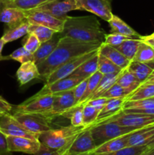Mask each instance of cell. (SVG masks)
I'll use <instances>...</instances> for the list:
<instances>
[{
  "mask_svg": "<svg viewBox=\"0 0 154 155\" xmlns=\"http://www.w3.org/2000/svg\"><path fill=\"white\" fill-rule=\"evenodd\" d=\"M121 72L116 73V74H106L104 75L101 78V81H100L99 84H98V87L95 90L94 93L91 96L90 100L94 99V98H99L101 97L106 91L108 90L113 84L116 83L118 78H119V75H120ZM89 100V101H90Z\"/></svg>",
  "mask_w": 154,
  "mask_h": 155,
  "instance_id": "obj_31",
  "label": "cell"
},
{
  "mask_svg": "<svg viewBox=\"0 0 154 155\" xmlns=\"http://www.w3.org/2000/svg\"><path fill=\"white\" fill-rule=\"evenodd\" d=\"M142 41L149 44L150 45L154 47V33L152 34L147 35V36H141L140 38Z\"/></svg>",
  "mask_w": 154,
  "mask_h": 155,
  "instance_id": "obj_49",
  "label": "cell"
},
{
  "mask_svg": "<svg viewBox=\"0 0 154 155\" xmlns=\"http://www.w3.org/2000/svg\"><path fill=\"white\" fill-rule=\"evenodd\" d=\"M33 155H62V153L59 151H54V150L50 149L41 144L39 151Z\"/></svg>",
  "mask_w": 154,
  "mask_h": 155,
  "instance_id": "obj_48",
  "label": "cell"
},
{
  "mask_svg": "<svg viewBox=\"0 0 154 155\" xmlns=\"http://www.w3.org/2000/svg\"><path fill=\"white\" fill-rule=\"evenodd\" d=\"M133 61L143 62V63L153 61L154 47L141 40V43L139 45V48Z\"/></svg>",
  "mask_w": 154,
  "mask_h": 155,
  "instance_id": "obj_33",
  "label": "cell"
},
{
  "mask_svg": "<svg viewBox=\"0 0 154 155\" xmlns=\"http://www.w3.org/2000/svg\"><path fill=\"white\" fill-rule=\"evenodd\" d=\"M11 114L27 131L37 136L52 129L51 123L53 119L44 114L26 113L17 110H12Z\"/></svg>",
  "mask_w": 154,
  "mask_h": 155,
  "instance_id": "obj_5",
  "label": "cell"
},
{
  "mask_svg": "<svg viewBox=\"0 0 154 155\" xmlns=\"http://www.w3.org/2000/svg\"><path fill=\"white\" fill-rule=\"evenodd\" d=\"M145 82H154V69L152 71V72L151 73L150 75H149V77H148L147 80Z\"/></svg>",
  "mask_w": 154,
  "mask_h": 155,
  "instance_id": "obj_52",
  "label": "cell"
},
{
  "mask_svg": "<svg viewBox=\"0 0 154 155\" xmlns=\"http://www.w3.org/2000/svg\"><path fill=\"white\" fill-rule=\"evenodd\" d=\"M128 95L129 93L125 89L116 83L108 90L106 91L101 97H104L107 98H125Z\"/></svg>",
  "mask_w": 154,
  "mask_h": 155,
  "instance_id": "obj_42",
  "label": "cell"
},
{
  "mask_svg": "<svg viewBox=\"0 0 154 155\" xmlns=\"http://www.w3.org/2000/svg\"><path fill=\"white\" fill-rule=\"evenodd\" d=\"M110 27L111 28L112 33H119L121 35L126 36L128 38H134V39H140V35L129 25L126 24L124 21L116 15H113L111 19L108 21Z\"/></svg>",
  "mask_w": 154,
  "mask_h": 155,
  "instance_id": "obj_25",
  "label": "cell"
},
{
  "mask_svg": "<svg viewBox=\"0 0 154 155\" xmlns=\"http://www.w3.org/2000/svg\"><path fill=\"white\" fill-rule=\"evenodd\" d=\"M51 109L45 114L52 119L58 116H63L66 112L70 110L75 106V98H74L73 89L66 92L54 94Z\"/></svg>",
  "mask_w": 154,
  "mask_h": 155,
  "instance_id": "obj_14",
  "label": "cell"
},
{
  "mask_svg": "<svg viewBox=\"0 0 154 155\" xmlns=\"http://www.w3.org/2000/svg\"><path fill=\"white\" fill-rule=\"evenodd\" d=\"M153 136L154 124H151L131 133L128 137L127 147L146 145Z\"/></svg>",
  "mask_w": 154,
  "mask_h": 155,
  "instance_id": "obj_21",
  "label": "cell"
},
{
  "mask_svg": "<svg viewBox=\"0 0 154 155\" xmlns=\"http://www.w3.org/2000/svg\"><path fill=\"white\" fill-rule=\"evenodd\" d=\"M137 129L123 127L115 121L101 123L91 127L92 138L96 148L108 141L133 133Z\"/></svg>",
  "mask_w": 154,
  "mask_h": 155,
  "instance_id": "obj_4",
  "label": "cell"
},
{
  "mask_svg": "<svg viewBox=\"0 0 154 155\" xmlns=\"http://www.w3.org/2000/svg\"><path fill=\"white\" fill-rule=\"evenodd\" d=\"M33 10L42 11L57 18L64 19L68 12L79 10V7L76 0H48Z\"/></svg>",
  "mask_w": 154,
  "mask_h": 155,
  "instance_id": "obj_11",
  "label": "cell"
},
{
  "mask_svg": "<svg viewBox=\"0 0 154 155\" xmlns=\"http://www.w3.org/2000/svg\"><path fill=\"white\" fill-rule=\"evenodd\" d=\"M79 10H84L109 21L113 16L112 0H76Z\"/></svg>",
  "mask_w": 154,
  "mask_h": 155,
  "instance_id": "obj_12",
  "label": "cell"
},
{
  "mask_svg": "<svg viewBox=\"0 0 154 155\" xmlns=\"http://www.w3.org/2000/svg\"><path fill=\"white\" fill-rule=\"evenodd\" d=\"M54 95H34L18 106H14L13 110L26 112V113L46 114L52 107Z\"/></svg>",
  "mask_w": 154,
  "mask_h": 155,
  "instance_id": "obj_7",
  "label": "cell"
},
{
  "mask_svg": "<svg viewBox=\"0 0 154 155\" xmlns=\"http://www.w3.org/2000/svg\"><path fill=\"white\" fill-rule=\"evenodd\" d=\"M2 113H5V112L3 111V110L1 109V107H0V114H2Z\"/></svg>",
  "mask_w": 154,
  "mask_h": 155,
  "instance_id": "obj_55",
  "label": "cell"
},
{
  "mask_svg": "<svg viewBox=\"0 0 154 155\" xmlns=\"http://www.w3.org/2000/svg\"><path fill=\"white\" fill-rule=\"evenodd\" d=\"M0 131L6 136H19L39 139V136L27 131L10 113L0 114Z\"/></svg>",
  "mask_w": 154,
  "mask_h": 155,
  "instance_id": "obj_9",
  "label": "cell"
},
{
  "mask_svg": "<svg viewBox=\"0 0 154 155\" xmlns=\"http://www.w3.org/2000/svg\"><path fill=\"white\" fill-rule=\"evenodd\" d=\"M143 155H154V148H152V149L149 150L148 151H146Z\"/></svg>",
  "mask_w": 154,
  "mask_h": 155,
  "instance_id": "obj_53",
  "label": "cell"
},
{
  "mask_svg": "<svg viewBox=\"0 0 154 155\" xmlns=\"http://www.w3.org/2000/svg\"><path fill=\"white\" fill-rule=\"evenodd\" d=\"M107 99H108V98H104V97H99V98H94V99L90 100V101H88L87 103H85V104H90L91 106L94 107L95 109H97V110H98L99 111H101V110H102L103 107H104V105H105Z\"/></svg>",
  "mask_w": 154,
  "mask_h": 155,
  "instance_id": "obj_47",
  "label": "cell"
},
{
  "mask_svg": "<svg viewBox=\"0 0 154 155\" xmlns=\"http://www.w3.org/2000/svg\"><path fill=\"white\" fill-rule=\"evenodd\" d=\"M8 1H11V0H0V3L5 2H8Z\"/></svg>",
  "mask_w": 154,
  "mask_h": 155,
  "instance_id": "obj_54",
  "label": "cell"
},
{
  "mask_svg": "<svg viewBox=\"0 0 154 155\" xmlns=\"http://www.w3.org/2000/svg\"><path fill=\"white\" fill-rule=\"evenodd\" d=\"M89 78V77H88ZM88 78L85 79L84 80L79 83L75 88H73V94L74 98H75V106L76 107L81 101L83 95H85V92L86 91V88H87V83Z\"/></svg>",
  "mask_w": 154,
  "mask_h": 155,
  "instance_id": "obj_45",
  "label": "cell"
},
{
  "mask_svg": "<svg viewBox=\"0 0 154 155\" xmlns=\"http://www.w3.org/2000/svg\"><path fill=\"white\" fill-rule=\"evenodd\" d=\"M98 71V50L84 63L82 64L69 77L88 78Z\"/></svg>",
  "mask_w": 154,
  "mask_h": 155,
  "instance_id": "obj_26",
  "label": "cell"
},
{
  "mask_svg": "<svg viewBox=\"0 0 154 155\" xmlns=\"http://www.w3.org/2000/svg\"><path fill=\"white\" fill-rule=\"evenodd\" d=\"M154 97V82H144L125 98V101H137Z\"/></svg>",
  "mask_w": 154,
  "mask_h": 155,
  "instance_id": "obj_28",
  "label": "cell"
},
{
  "mask_svg": "<svg viewBox=\"0 0 154 155\" xmlns=\"http://www.w3.org/2000/svg\"><path fill=\"white\" fill-rule=\"evenodd\" d=\"M48 0H11L0 3V5L8 8L21 9L22 11H30L40 6Z\"/></svg>",
  "mask_w": 154,
  "mask_h": 155,
  "instance_id": "obj_32",
  "label": "cell"
},
{
  "mask_svg": "<svg viewBox=\"0 0 154 155\" xmlns=\"http://www.w3.org/2000/svg\"><path fill=\"white\" fill-rule=\"evenodd\" d=\"M5 44V43L4 42V41H3L2 39L0 38V61L8 60V56H3L2 54V51L3 47H4Z\"/></svg>",
  "mask_w": 154,
  "mask_h": 155,
  "instance_id": "obj_50",
  "label": "cell"
},
{
  "mask_svg": "<svg viewBox=\"0 0 154 155\" xmlns=\"http://www.w3.org/2000/svg\"><path fill=\"white\" fill-rule=\"evenodd\" d=\"M17 80L20 86H24L34 79L40 77L38 67L33 61L21 64L16 73Z\"/></svg>",
  "mask_w": 154,
  "mask_h": 155,
  "instance_id": "obj_19",
  "label": "cell"
},
{
  "mask_svg": "<svg viewBox=\"0 0 154 155\" xmlns=\"http://www.w3.org/2000/svg\"><path fill=\"white\" fill-rule=\"evenodd\" d=\"M141 43L140 39H134V38H128L124 41L122 44L118 46L114 47L118 51H120L123 55H125L128 60H134V56L137 53L139 45Z\"/></svg>",
  "mask_w": 154,
  "mask_h": 155,
  "instance_id": "obj_30",
  "label": "cell"
},
{
  "mask_svg": "<svg viewBox=\"0 0 154 155\" xmlns=\"http://www.w3.org/2000/svg\"><path fill=\"white\" fill-rule=\"evenodd\" d=\"M108 121H115L123 127H132L139 130L151 124H154V115L139 113H125L121 111L112 117L108 118L101 123Z\"/></svg>",
  "mask_w": 154,
  "mask_h": 155,
  "instance_id": "obj_6",
  "label": "cell"
},
{
  "mask_svg": "<svg viewBox=\"0 0 154 155\" xmlns=\"http://www.w3.org/2000/svg\"><path fill=\"white\" fill-rule=\"evenodd\" d=\"M102 43L85 42L69 36H60L58 44L51 55L38 65L40 77L46 81L48 77L63 64L88 52L98 50Z\"/></svg>",
  "mask_w": 154,
  "mask_h": 155,
  "instance_id": "obj_1",
  "label": "cell"
},
{
  "mask_svg": "<svg viewBox=\"0 0 154 155\" xmlns=\"http://www.w3.org/2000/svg\"><path fill=\"white\" fill-rule=\"evenodd\" d=\"M8 147L11 152H22L34 154L39 151L41 143L39 139L19 136H7Z\"/></svg>",
  "mask_w": 154,
  "mask_h": 155,
  "instance_id": "obj_15",
  "label": "cell"
},
{
  "mask_svg": "<svg viewBox=\"0 0 154 155\" xmlns=\"http://www.w3.org/2000/svg\"><path fill=\"white\" fill-rule=\"evenodd\" d=\"M83 107L84 105L73 107L63 115V117L70 120L71 125L74 127L83 126Z\"/></svg>",
  "mask_w": 154,
  "mask_h": 155,
  "instance_id": "obj_37",
  "label": "cell"
},
{
  "mask_svg": "<svg viewBox=\"0 0 154 155\" xmlns=\"http://www.w3.org/2000/svg\"><path fill=\"white\" fill-rule=\"evenodd\" d=\"M9 59L17 61L21 64L33 60V54L27 51L24 47H21L14 51L10 55L8 56Z\"/></svg>",
  "mask_w": 154,
  "mask_h": 155,
  "instance_id": "obj_41",
  "label": "cell"
},
{
  "mask_svg": "<svg viewBox=\"0 0 154 155\" xmlns=\"http://www.w3.org/2000/svg\"><path fill=\"white\" fill-rule=\"evenodd\" d=\"M57 32L48 27L40 25H34V24H30L28 30V33H33L36 35L41 42H45L49 40Z\"/></svg>",
  "mask_w": 154,
  "mask_h": 155,
  "instance_id": "obj_36",
  "label": "cell"
},
{
  "mask_svg": "<svg viewBox=\"0 0 154 155\" xmlns=\"http://www.w3.org/2000/svg\"><path fill=\"white\" fill-rule=\"evenodd\" d=\"M26 19L30 24L40 25L48 27L57 33H61L63 29L64 19L57 18L53 15L42 11H24Z\"/></svg>",
  "mask_w": 154,
  "mask_h": 155,
  "instance_id": "obj_8",
  "label": "cell"
},
{
  "mask_svg": "<svg viewBox=\"0 0 154 155\" xmlns=\"http://www.w3.org/2000/svg\"><path fill=\"white\" fill-rule=\"evenodd\" d=\"M98 50L91 51V52H88L86 54L79 56V57L72 59V60L69 61L66 63L63 64V65L59 67L57 69H56L48 77V79L45 81V84H51V83H54V82L57 81V80L69 77L82 64L84 63L88 58H90Z\"/></svg>",
  "mask_w": 154,
  "mask_h": 155,
  "instance_id": "obj_13",
  "label": "cell"
},
{
  "mask_svg": "<svg viewBox=\"0 0 154 155\" xmlns=\"http://www.w3.org/2000/svg\"><path fill=\"white\" fill-rule=\"evenodd\" d=\"M116 83L127 91L129 94L134 92L140 86L141 83L137 80L135 76L128 70V68L122 70L118 78Z\"/></svg>",
  "mask_w": 154,
  "mask_h": 155,
  "instance_id": "obj_29",
  "label": "cell"
},
{
  "mask_svg": "<svg viewBox=\"0 0 154 155\" xmlns=\"http://www.w3.org/2000/svg\"><path fill=\"white\" fill-rule=\"evenodd\" d=\"M85 79L83 77H68L61 79L51 84H45L42 89L36 94V95H54L56 93L66 92L75 88L79 83H81Z\"/></svg>",
  "mask_w": 154,
  "mask_h": 155,
  "instance_id": "obj_16",
  "label": "cell"
},
{
  "mask_svg": "<svg viewBox=\"0 0 154 155\" xmlns=\"http://www.w3.org/2000/svg\"><path fill=\"white\" fill-rule=\"evenodd\" d=\"M60 39V33H56L49 40L45 42H42L37 51L33 53V61L38 66L44 61L46 60L56 48Z\"/></svg>",
  "mask_w": 154,
  "mask_h": 155,
  "instance_id": "obj_18",
  "label": "cell"
},
{
  "mask_svg": "<svg viewBox=\"0 0 154 155\" xmlns=\"http://www.w3.org/2000/svg\"><path fill=\"white\" fill-rule=\"evenodd\" d=\"M42 42L39 41L37 36L33 33H28L27 34V38L26 41L24 42L23 47L26 48L30 53H35L37 51L38 48L40 46Z\"/></svg>",
  "mask_w": 154,
  "mask_h": 155,
  "instance_id": "obj_43",
  "label": "cell"
},
{
  "mask_svg": "<svg viewBox=\"0 0 154 155\" xmlns=\"http://www.w3.org/2000/svg\"><path fill=\"white\" fill-rule=\"evenodd\" d=\"M98 51H99V53L110 59L112 62H113L115 64L117 65L122 70L127 68V67L129 65L130 62H131V61L128 60L116 48L110 45H107L104 42L101 44Z\"/></svg>",
  "mask_w": 154,
  "mask_h": 155,
  "instance_id": "obj_22",
  "label": "cell"
},
{
  "mask_svg": "<svg viewBox=\"0 0 154 155\" xmlns=\"http://www.w3.org/2000/svg\"><path fill=\"white\" fill-rule=\"evenodd\" d=\"M30 24L27 21V20H24L22 23L17 25L16 27L11 29H7L4 33L1 39L4 41L5 43L13 42L17 40L21 37H23L25 35L28 34L29 27Z\"/></svg>",
  "mask_w": 154,
  "mask_h": 155,
  "instance_id": "obj_27",
  "label": "cell"
},
{
  "mask_svg": "<svg viewBox=\"0 0 154 155\" xmlns=\"http://www.w3.org/2000/svg\"><path fill=\"white\" fill-rule=\"evenodd\" d=\"M103 76L104 75L98 71L96 73L92 74V75L89 77L88 80L87 88H86V91L85 92V95H83L81 101H80V103L77 106L84 105L85 103H87L88 101L90 100L91 96L92 94L94 93V92H95V90L96 89V88L98 87V84H99L100 81H101Z\"/></svg>",
  "mask_w": 154,
  "mask_h": 155,
  "instance_id": "obj_34",
  "label": "cell"
},
{
  "mask_svg": "<svg viewBox=\"0 0 154 155\" xmlns=\"http://www.w3.org/2000/svg\"><path fill=\"white\" fill-rule=\"evenodd\" d=\"M88 127L70 125L57 129H51L39 135V141L42 145L54 151L64 152L79 134Z\"/></svg>",
  "mask_w": 154,
  "mask_h": 155,
  "instance_id": "obj_3",
  "label": "cell"
},
{
  "mask_svg": "<svg viewBox=\"0 0 154 155\" xmlns=\"http://www.w3.org/2000/svg\"><path fill=\"white\" fill-rule=\"evenodd\" d=\"M24 20H26L24 11L0 5V22L4 23L8 27V29L16 27Z\"/></svg>",
  "mask_w": 154,
  "mask_h": 155,
  "instance_id": "obj_17",
  "label": "cell"
},
{
  "mask_svg": "<svg viewBox=\"0 0 154 155\" xmlns=\"http://www.w3.org/2000/svg\"><path fill=\"white\" fill-rule=\"evenodd\" d=\"M0 155H12L8 147L7 136L0 131Z\"/></svg>",
  "mask_w": 154,
  "mask_h": 155,
  "instance_id": "obj_46",
  "label": "cell"
},
{
  "mask_svg": "<svg viewBox=\"0 0 154 155\" xmlns=\"http://www.w3.org/2000/svg\"><path fill=\"white\" fill-rule=\"evenodd\" d=\"M128 70L131 71L140 83L146 81L154 69V61L150 62H139L131 61L129 65L127 67Z\"/></svg>",
  "mask_w": 154,
  "mask_h": 155,
  "instance_id": "obj_24",
  "label": "cell"
},
{
  "mask_svg": "<svg viewBox=\"0 0 154 155\" xmlns=\"http://www.w3.org/2000/svg\"><path fill=\"white\" fill-rule=\"evenodd\" d=\"M100 111L90 104H85L83 107V126L91 127L95 124Z\"/></svg>",
  "mask_w": 154,
  "mask_h": 155,
  "instance_id": "obj_38",
  "label": "cell"
},
{
  "mask_svg": "<svg viewBox=\"0 0 154 155\" xmlns=\"http://www.w3.org/2000/svg\"><path fill=\"white\" fill-rule=\"evenodd\" d=\"M95 148L91 127H88L77 136L62 155H89Z\"/></svg>",
  "mask_w": 154,
  "mask_h": 155,
  "instance_id": "obj_10",
  "label": "cell"
},
{
  "mask_svg": "<svg viewBox=\"0 0 154 155\" xmlns=\"http://www.w3.org/2000/svg\"><path fill=\"white\" fill-rule=\"evenodd\" d=\"M125 101V98H108L104 107L100 111L98 119L94 125L100 124L122 111Z\"/></svg>",
  "mask_w": 154,
  "mask_h": 155,
  "instance_id": "obj_20",
  "label": "cell"
},
{
  "mask_svg": "<svg viewBox=\"0 0 154 155\" xmlns=\"http://www.w3.org/2000/svg\"><path fill=\"white\" fill-rule=\"evenodd\" d=\"M60 36H69L85 42H104L106 33L95 17L66 16Z\"/></svg>",
  "mask_w": 154,
  "mask_h": 155,
  "instance_id": "obj_2",
  "label": "cell"
},
{
  "mask_svg": "<svg viewBox=\"0 0 154 155\" xmlns=\"http://www.w3.org/2000/svg\"><path fill=\"white\" fill-rule=\"evenodd\" d=\"M120 68L112 62L110 59L106 58L98 51V71L103 75L116 74L122 71Z\"/></svg>",
  "mask_w": 154,
  "mask_h": 155,
  "instance_id": "obj_35",
  "label": "cell"
},
{
  "mask_svg": "<svg viewBox=\"0 0 154 155\" xmlns=\"http://www.w3.org/2000/svg\"><path fill=\"white\" fill-rule=\"evenodd\" d=\"M146 146H147V148H148V151L150 149H152V148H154V136L152 138V139H151V140L149 141L147 144H146Z\"/></svg>",
  "mask_w": 154,
  "mask_h": 155,
  "instance_id": "obj_51",
  "label": "cell"
},
{
  "mask_svg": "<svg viewBox=\"0 0 154 155\" xmlns=\"http://www.w3.org/2000/svg\"><path fill=\"white\" fill-rule=\"evenodd\" d=\"M128 39L126 36L121 35L119 33H111L110 34H106L104 38V43L110 45L111 46L116 47L122 44L125 40Z\"/></svg>",
  "mask_w": 154,
  "mask_h": 155,
  "instance_id": "obj_44",
  "label": "cell"
},
{
  "mask_svg": "<svg viewBox=\"0 0 154 155\" xmlns=\"http://www.w3.org/2000/svg\"><path fill=\"white\" fill-rule=\"evenodd\" d=\"M154 97L137 101H125L123 104L124 109H153Z\"/></svg>",
  "mask_w": 154,
  "mask_h": 155,
  "instance_id": "obj_39",
  "label": "cell"
},
{
  "mask_svg": "<svg viewBox=\"0 0 154 155\" xmlns=\"http://www.w3.org/2000/svg\"><path fill=\"white\" fill-rule=\"evenodd\" d=\"M147 151V146H146V145H142V146L125 147V148H122V149L115 151V152L110 153V154H89V155H143Z\"/></svg>",
  "mask_w": 154,
  "mask_h": 155,
  "instance_id": "obj_40",
  "label": "cell"
},
{
  "mask_svg": "<svg viewBox=\"0 0 154 155\" xmlns=\"http://www.w3.org/2000/svg\"><path fill=\"white\" fill-rule=\"evenodd\" d=\"M128 134L124 135V136H120V137H117L116 139H113L112 140L108 141V142H105V143L102 144L100 146L97 147L90 154H110V153L115 152L116 151L122 149V148L127 147V143H128V137L129 135Z\"/></svg>",
  "mask_w": 154,
  "mask_h": 155,
  "instance_id": "obj_23",
  "label": "cell"
}]
</instances>
